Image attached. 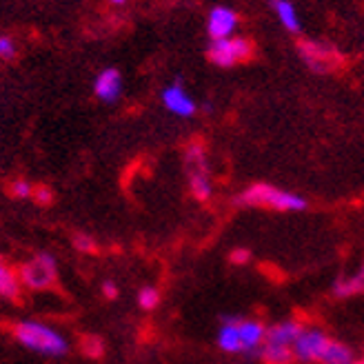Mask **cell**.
<instances>
[{"mask_svg": "<svg viewBox=\"0 0 364 364\" xmlns=\"http://www.w3.org/2000/svg\"><path fill=\"white\" fill-rule=\"evenodd\" d=\"M229 260H231L233 264L242 267V264H247V262L251 260V251H249V249H242V247H238V249H233V251H231Z\"/></svg>", "mask_w": 364, "mask_h": 364, "instance_id": "cell-25", "label": "cell"}, {"mask_svg": "<svg viewBox=\"0 0 364 364\" xmlns=\"http://www.w3.org/2000/svg\"><path fill=\"white\" fill-rule=\"evenodd\" d=\"M31 198H33L38 205L47 207V205H51L53 193H51V189H49V187H33V196H31Z\"/></svg>", "mask_w": 364, "mask_h": 364, "instance_id": "cell-24", "label": "cell"}, {"mask_svg": "<svg viewBox=\"0 0 364 364\" xmlns=\"http://www.w3.org/2000/svg\"><path fill=\"white\" fill-rule=\"evenodd\" d=\"M238 14H235L231 7L218 5L209 11L207 16V33L211 41H220V38H229V36H235V29H238Z\"/></svg>", "mask_w": 364, "mask_h": 364, "instance_id": "cell-8", "label": "cell"}, {"mask_svg": "<svg viewBox=\"0 0 364 364\" xmlns=\"http://www.w3.org/2000/svg\"><path fill=\"white\" fill-rule=\"evenodd\" d=\"M238 320L240 318H225L220 329H218V347L225 353H242V342H240V331H238Z\"/></svg>", "mask_w": 364, "mask_h": 364, "instance_id": "cell-12", "label": "cell"}, {"mask_svg": "<svg viewBox=\"0 0 364 364\" xmlns=\"http://www.w3.org/2000/svg\"><path fill=\"white\" fill-rule=\"evenodd\" d=\"M160 304V291L156 287H142L138 291V306L142 309V311H154V309H158Z\"/></svg>", "mask_w": 364, "mask_h": 364, "instance_id": "cell-19", "label": "cell"}, {"mask_svg": "<svg viewBox=\"0 0 364 364\" xmlns=\"http://www.w3.org/2000/svg\"><path fill=\"white\" fill-rule=\"evenodd\" d=\"M160 98H162V105H165L167 112L178 116V118H191L198 112L196 100L187 94V89L182 87L180 82L167 85L165 89H162Z\"/></svg>", "mask_w": 364, "mask_h": 364, "instance_id": "cell-7", "label": "cell"}, {"mask_svg": "<svg viewBox=\"0 0 364 364\" xmlns=\"http://www.w3.org/2000/svg\"><path fill=\"white\" fill-rule=\"evenodd\" d=\"M238 331L242 342V353L258 355L267 336V326L258 320H238Z\"/></svg>", "mask_w": 364, "mask_h": 364, "instance_id": "cell-11", "label": "cell"}, {"mask_svg": "<svg viewBox=\"0 0 364 364\" xmlns=\"http://www.w3.org/2000/svg\"><path fill=\"white\" fill-rule=\"evenodd\" d=\"M187 162V173H189V189L196 200L200 203H207L213 193V182L209 176V165H207V154L203 144H191L185 154Z\"/></svg>", "mask_w": 364, "mask_h": 364, "instance_id": "cell-4", "label": "cell"}, {"mask_svg": "<svg viewBox=\"0 0 364 364\" xmlns=\"http://www.w3.org/2000/svg\"><path fill=\"white\" fill-rule=\"evenodd\" d=\"M364 294V264L349 278H340L333 284V296L336 298H349Z\"/></svg>", "mask_w": 364, "mask_h": 364, "instance_id": "cell-17", "label": "cell"}, {"mask_svg": "<svg viewBox=\"0 0 364 364\" xmlns=\"http://www.w3.org/2000/svg\"><path fill=\"white\" fill-rule=\"evenodd\" d=\"M207 56L215 67H235L253 56V43L245 36H229V38L211 41Z\"/></svg>", "mask_w": 364, "mask_h": 364, "instance_id": "cell-5", "label": "cell"}, {"mask_svg": "<svg viewBox=\"0 0 364 364\" xmlns=\"http://www.w3.org/2000/svg\"><path fill=\"white\" fill-rule=\"evenodd\" d=\"M316 362L318 364H353L355 360H353V353L347 344H342L333 338H326Z\"/></svg>", "mask_w": 364, "mask_h": 364, "instance_id": "cell-15", "label": "cell"}, {"mask_svg": "<svg viewBox=\"0 0 364 364\" xmlns=\"http://www.w3.org/2000/svg\"><path fill=\"white\" fill-rule=\"evenodd\" d=\"M11 196L14 198H21V200H27L33 196V185L29 180H23V178H18L11 182Z\"/></svg>", "mask_w": 364, "mask_h": 364, "instance_id": "cell-21", "label": "cell"}, {"mask_svg": "<svg viewBox=\"0 0 364 364\" xmlns=\"http://www.w3.org/2000/svg\"><path fill=\"white\" fill-rule=\"evenodd\" d=\"M353 364H364V362H353Z\"/></svg>", "mask_w": 364, "mask_h": 364, "instance_id": "cell-28", "label": "cell"}, {"mask_svg": "<svg viewBox=\"0 0 364 364\" xmlns=\"http://www.w3.org/2000/svg\"><path fill=\"white\" fill-rule=\"evenodd\" d=\"M21 280H18V273L7 267L5 262H0V298L5 300H16L21 296Z\"/></svg>", "mask_w": 364, "mask_h": 364, "instance_id": "cell-18", "label": "cell"}, {"mask_svg": "<svg viewBox=\"0 0 364 364\" xmlns=\"http://www.w3.org/2000/svg\"><path fill=\"white\" fill-rule=\"evenodd\" d=\"M302 331V324L296 322V320H284V322H278L267 329V336H264V342L269 344H284V347H294L296 338L300 336Z\"/></svg>", "mask_w": 364, "mask_h": 364, "instance_id": "cell-13", "label": "cell"}, {"mask_svg": "<svg viewBox=\"0 0 364 364\" xmlns=\"http://www.w3.org/2000/svg\"><path fill=\"white\" fill-rule=\"evenodd\" d=\"M271 9H273V14H276L278 23L289 33H300L302 21H300V14H298L296 3H291V0H271Z\"/></svg>", "mask_w": 364, "mask_h": 364, "instance_id": "cell-14", "label": "cell"}, {"mask_svg": "<svg viewBox=\"0 0 364 364\" xmlns=\"http://www.w3.org/2000/svg\"><path fill=\"white\" fill-rule=\"evenodd\" d=\"M16 342L31 353L43 358H65L69 353V340L56 326L41 320H23L14 326Z\"/></svg>", "mask_w": 364, "mask_h": 364, "instance_id": "cell-1", "label": "cell"}, {"mask_svg": "<svg viewBox=\"0 0 364 364\" xmlns=\"http://www.w3.org/2000/svg\"><path fill=\"white\" fill-rule=\"evenodd\" d=\"M100 289H102V296L107 300H118V296H120V289H118V284L114 280H105Z\"/></svg>", "mask_w": 364, "mask_h": 364, "instance_id": "cell-26", "label": "cell"}, {"mask_svg": "<svg viewBox=\"0 0 364 364\" xmlns=\"http://www.w3.org/2000/svg\"><path fill=\"white\" fill-rule=\"evenodd\" d=\"M326 338H329V336L322 333L320 329H311V326L304 329V326H302L300 336L294 342V355H296V360H300V362H316L320 351H322V347H324Z\"/></svg>", "mask_w": 364, "mask_h": 364, "instance_id": "cell-9", "label": "cell"}, {"mask_svg": "<svg viewBox=\"0 0 364 364\" xmlns=\"http://www.w3.org/2000/svg\"><path fill=\"white\" fill-rule=\"evenodd\" d=\"M56 278H58L56 258L47 251L36 253V256L31 260H27L21 267V271H18V280H21V284L29 291L51 289L53 284H56Z\"/></svg>", "mask_w": 364, "mask_h": 364, "instance_id": "cell-3", "label": "cell"}, {"mask_svg": "<svg viewBox=\"0 0 364 364\" xmlns=\"http://www.w3.org/2000/svg\"><path fill=\"white\" fill-rule=\"evenodd\" d=\"M94 94H96L98 100H102L107 105L116 102L122 96V76H120V71L114 69V67L102 69L98 74V78L94 80Z\"/></svg>", "mask_w": 364, "mask_h": 364, "instance_id": "cell-10", "label": "cell"}, {"mask_svg": "<svg viewBox=\"0 0 364 364\" xmlns=\"http://www.w3.org/2000/svg\"><path fill=\"white\" fill-rule=\"evenodd\" d=\"M0 262H3V256H0Z\"/></svg>", "mask_w": 364, "mask_h": 364, "instance_id": "cell-29", "label": "cell"}, {"mask_svg": "<svg viewBox=\"0 0 364 364\" xmlns=\"http://www.w3.org/2000/svg\"><path fill=\"white\" fill-rule=\"evenodd\" d=\"M82 353L87 355V358H102V353H105V342H102V338H98V336H85L82 338Z\"/></svg>", "mask_w": 364, "mask_h": 364, "instance_id": "cell-20", "label": "cell"}, {"mask_svg": "<svg viewBox=\"0 0 364 364\" xmlns=\"http://www.w3.org/2000/svg\"><path fill=\"white\" fill-rule=\"evenodd\" d=\"M109 5H116V7H120V5H127V0H107Z\"/></svg>", "mask_w": 364, "mask_h": 364, "instance_id": "cell-27", "label": "cell"}, {"mask_svg": "<svg viewBox=\"0 0 364 364\" xmlns=\"http://www.w3.org/2000/svg\"><path fill=\"white\" fill-rule=\"evenodd\" d=\"M258 358L264 364H294L296 362L294 347H284V344H269V342H262Z\"/></svg>", "mask_w": 364, "mask_h": 364, "instance_id": "cell-16", "label": "cell"}, {"mask_svg": "<svg viewBox=\"0 0 364 364\" xmlns=\"http://www.w3.org/2000/svg\"><path fill=\"white\" fill-rule=\"evenodd\" d=\"M238 203L245 207H262L273 211H304L309 207L306 198H302L300 193L267 185V182H258V185L247 187L238 196Z\"/></svg>", "mask_w": 364, "mask_h": 364, "instance_id": "cell-2", "label": "cell"}, {"mask_svg": "<svg viewBox=\"0 0 364 364\" xmlns=\"http://www.w3.org/2000/svg\"><path fill=\"white\" fill-rule=\"evenodd\" d=\"M74 247L80 253H91V251H96V240L91 238L89 233H76L74 235Z\"/></svg>", "mask_w": 364, "mask_h": 364, "instance_id": "cell-23", "label": "cell"}, {"mask_svg": "<svg viewBox=\"0 0 364 364\" xmlns=\"http://www.w3.org/2000/svg\"><path fill=\"white\" fill-rule=\"evenodd\" d=\"M16 51H18V47L11 36H5V33L0 36V58L11 60V58H16Z\"/></svg>", "mask_w": 364, "mask_h": 364, "instance_id": "cell-22", "label": "cell"}, {"mask_svg": "<svg viewBox=\"0 0 364 364\" xmlns=\"http://www.w3.org/2000/svg\"><path fill=\"white\" fill-rule=\"evenodd\" d=\"M302 63L314 71V74H331V71L342 63V53L322 41H302L298 45Z\"/></svg>", "mask_w": 364, "mask_h": 364, "instance_id": "cell-6", "label": "cell"}]
</instances>
